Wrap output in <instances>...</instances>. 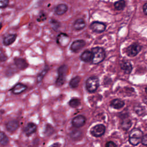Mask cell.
I'll use <instances>...</instances> for the list:
<instances>
[{
    "label": "cell",
    "mask_w": 147,
    "mask_h": 147,
    "mask_svg": "<svg viewBox=\"0 0 147 147\" xmlns=\"http://www.w3.org/2000/svg\"><path fill=\"white\" fill-rule=\"evenodd\" d=\"M80 103H81L80 100L78 98H74L71 99L68 102L69 106L71 107H73V108H76V107H79L80 106Z\"/></svg>",
    "instance_id": "4316f807"
},
{
    "label": "cell",
    "mask_w": 147,
    "mask_h": 147,
    "mask_svg": "<svg viewBox=\"0 0 147 147\" xmlns=\"http://www.w3.org/2000/svg\"><path fill=\"white\" fill-rule=\"evenodd\" d=\"M86 25V22L83 18L77 19L73 24V28L76 30H80L83 29Z\"/></svg>",
    "instance_id": "d6986e66"
},
{
    "label": "cell",
    "mask_w": 147,
    "mask_h": 147,
    "mask_svg": "<svg viewBox=\"0 0 147 147\" xmlns=\"http://www.w3.org/2000/svg\"><path fill=\"white\" fill-rule=\"evenodd\" d=\"M86 45V41L84 40H76L71 45L70 49L74 52H78Z\"/></svg>",
    "instance_id": "9c48e42d"
},
{
    "label": "cell",
    "mask_w": 147,
    "mask_h": 147,
    "mask_svg": "<svg viewBox=\"0 0 147 147\" xmlns=\"http://www.w3.org/2000/svg\"><path fill=\"white\" fill-rule=\"evenodd\" d=\"M14 61L16 67L20 70H24L28 67V63L24 59L16 57Z\"/></svg>",
    "instance_id": "4fadbf2b"
},
{
    "label": "cell",
    "mask_w": 147,
    "mask_h": 147,
    "mask_svg": "<svg viewBox=\"0 0 147 147\" xmlns=\"http://www.w3.org/2000/svg\"><path fill=\"white\" fill-rule=\"evenodd\" d=\"M145 92H146V93L147 94V87L145 88Z\"/></svg>",
    "instance_id": "f35d334b"
},
{
    "label": "cell",
    "mask_w": 147,
    "mask_h": 147,
    "mask_svg": "<svg viewBox=\"0 0 147 147\" xmlns=\"http://www.w3.org/2000/svg\"><path fill=\"white\" fill-rule=\"evenodd\" d=\"M93 55V58L91 63L93 64H98L102 62L106 57V53L105 49L99 47H94L91 49Z\"/></svg>",
    "instance_id": "6da1fadb"
},
{
    "label": "cell",
    "mask_w": 147,
    "mask_h": 147,
    "mask_svg": "<svg viewBox=\"0 0 147 147\" xmlns=\"http://www.w3.org/2000/svg\"><path fill=\"white\" fill-rule=\"evenodd\" d=\"M126 6V2L124 0H118L114 3V8L117 10H123Z\"/></svg>",
    "instance_id": "484cf974"
},
{
    "label": "cell",
    "mask_w": 147,
    "mask_h": 147,
    "mask_svg": "<svg viewBox=\"0 0 147 147\" xmlns=\"http://www.w3.org/2000/svg\"><path fill=\"white\" fill-rule=\"evenodd\" d=\"M99 86V80L97 76H92L89 77L86 81V88L90 93L95 92Z\"/></svg>",
    "instance_id": "277c9868"
},
{
    "label": "cell",
    "mask_w": 147,
    "mask_h": 147,
    "mask_svg": "<svg viewBox=\"0 0 147 147\" xmlns=\"http://www.w3.org/2000/svg\"><path fill=\"white\" fill-rule=\"evenodd\" d=\"M131 125H132L131 121L127 116L122 118V122L121 123V126L123 130L126 131L128 130L131 127Z\"/></svg>",
    "instance_id": "44dd1931"
},
{
    "label": "cell",
    "mask_w": 147,
    "mask_h": 147,
    "mask_svg": "<svg viewBox=\"0 0 147 147\" xmlns=\"http://www.w3.org/2000/svg\"><path fill=\"white\" fill-rule=\"evenodd\" d=\"M106 131V127L103 124H98L94 126L90 129L91 134L95 137H100L102 136Z\"/></svg>",
    "instance_id": "8992f818"
},
{
    "label": "cell",
    "mask_w": 147,
    "mask_h": 147,
    "mask_svg": "<svg viewBox=\"0 0 147 147\" xmlns=\"http://www.w3.org/2000/svg\"><path fill=\"white\" fill-rule=\"evenodd\" d=\"M86 122V118L83 115H78L72 119V125L74 127L79 128L84 125Z\"/></svg>",
    "instance_id": "ba28073f"
},
{
    "label": "cell",
    "mask_w": 147,
    "mask_h": 147,
    "mask_svg": "<svg viewBox=\"0 0 147 147\" xmlns=\"http://www.w3.org/2000/svg\"><path fill=\"white\" fill-rule=\"evenodd\" d=\"M0 7L1 9L6 7L9 5V0H0Z\"/></svg>",
    "instance_id": "4dcf8cb0"
},
{
    "label": "cell",
    "mask_w": 147,
    "mask_h": 147,
    "mask_svg": "<svg viewBox=\"0 0 147 147\" xmlns=\"http://www.w3.org/2000/svg\"><path fill=\"white\" fill-rule=\"evenodd\" d=\"M142 47L137 43H133L126 48L125 52L129 57L136 56L141 50Z\"/></svg>",
    "instance_id": "5b68a950"
},
{
    "label": "cell",
    "mask_w": 147,
    "mask_h": 147,
    "mask_svg": "<svg viewBox=\"0 0 147 147\" xmlns=\"http://www.w3.org/2000/svg\"><path fill=\"white\" fill-rule=\"evenodd\" d=\"M57 43L62 47H66L69 42V36L65 33H60L56 38Z\"/></svg>",
    "instance_id": "30bf717a"
},
{
    "label": "cell",
    "mask_w": 147,
    "mask_h": 147,
    "mask_svg": "<svg viewBox=\"0 0 147 147\" xmlns=\"http://www.w3.org/2000/svg\"><path fill=\"white\" fill-rule=\"evenodd\" d=\"M67 71L68 66L65 64H63L59 67L57 69L58 76L55 82V85L57 87H61L65 83Z\"/></svg>",
    "instance_id": "3957f363"
},
{
    "label": "cell",
    "mask_w": 147,
    "mask_h": 147,
    "mask_svg": "<svg viewBox=\"0 0 147 147\" xmlns=\"http://www.w3.org/2000/svg\"><path fill=\"white\" fill-rule=\"evenodd\" d=\"M37 125L32 122L27 123L26 126L24 129V133L26 136H29L36 132L37 130Z\"/></svg>",
    "instance_id": "7c38bea8"
},
{
    "label": "cell",
    "mask_w": 147,
    "mask_h": 147,
    "mask_svg": "<svg viewBox=\"0 0 147 147\" xmlns=\"http://www.w3.org/2000/svg\"><path fill=\"white\" fill-rule=\"evenodd\" d=\"M142 101L143 102L146 104L147 105V96H145L143 99H142Z\"/></svg>",
    "instance_id": "8d00e7d4"
},
{
    "label": "cell",
    "mask_w": 147,
    "mask_h": 147,
    "mask_svg": "<svg viewBox=\"0 0 147 147\" xmlns=\"http://www.w3.org/2000/svg\"><path fill=\"white\" fill-rule=\"evenodd\" d=\"M0 59H1V62H3V61H6V60H7V57L6 55L3 52L2 50L1 51V57H0Z\"/></svg>",
    "instance_id": "836d02e7"
},
{
    "label": "cell",
    "mask_w": 147,
    "mask_h": 147,
    "mask_svg": "<svg viewBox=\"0 0 147 147\" xmlns=\"http://www.w3.org/2000/svg\"><path fill=\"white\" fill-rule=\"evenodd\" d=\"M143 137L142 131L137 128H134L131 130L129 135V142L133 145L136 146L141 142L142 138Z\"/></svg>",
    "instance_id": "7a4b0ae2"
},
{
    "label": "cell",
    "mask_w": 147,
    "mask_h": 147,
    "mask_svg": "<svg viewBox=\"0 0 147 147\" xmlns=\"http://www.w3.org/2000/svg\"><path fill=\"white\" fill-rule=\"evenodd\" d=\"M80 58L82 61L85 63H88L92 61L93 58V55L91 51L89 50H85L83 52L80 56Z\"/></svg>",
    "instance_id": "5bb4252c"
},
{
    "label": "cell",
    "mask_w": 147,
    "mask_h": 147,
    "mask_svg": "<svg viewBox=\"0 0 147 147\" xmlns=\"http://www.w3.org/2000/svg\"><path fill=\"white\" fill-rule=\"evenodd\" d=\"M80 80H81V78L79 76H76L72 78L69 81V86L72 88H76L78 86L80 82Z\"/></svg>",
    "instance_id": "7402d4cb"
},
{
    "label": "cell",
    "mask_w": 147,
    "mask_h": 147,
    "mask_svg": "<svg viewBox=\"0 0 147 147\" xmlns=\"http://www.w3.org/2000/svg\"><path fill=\"white\" fill-rule=\"evenodd\" d=\"M9 138L3 132L1 131L0 134V142L2 146H5L9 143Z\"/></svg>",
    "instance_id": "83f0119b"
},
{
    "label": "cell",
    "mask_w": 147,
    "mask_h": 147,
    "mask_svg": "<svg viewBox=\"0 0 147 147\" xmlns=\"http://www.w3.org/2000/svg\"><path fill=\"white\" fill-rule=\"evenodd\" d=\"M50 24H51L52 28L55 30H57L60 26V22H59L57 20H55L53 19H52L51 20H50Z\"/></svg>",
    "instance_id": "f1b7e54d"
},
{
    "label": "cell",
    "mask_w": 147,
    "mask_h": 147,
    "mask_svg": "<svg viewBox=\"0 0 147 147\" xmlns=\"http://www.w3.org/2000/svg\"><path fill=\"white\" fill-rule=\"evenodd\" d=\"M68 9V6L65 3L57 5L55 8V13L57 16H61L65 14Z\"/></svg>",
    "instance_id": "2e32d148"
},
{
    "label": "cell",
    "mask_w": 147,
    "mask_h": 147,
    "mask_svg": "<svg viewBox=\"0 0 147 147\" xmlns=\"http://www.w3.org/2000/svg\"><path fill=\"white\" fill-rule=\"evenodd\" d=\"M51 130H53V127H52L51 126H50V125H47L46 126V127H45V133L46 134H48V135L52 134V133H53V131H51Z\"/></svg>",
    "instance_id": "1f68e13d"
},
{
    "label": "cell",
    "mask_w": 147,
    "mask_h": 147,
    "mask_svg": "<svg viewBox=\"0 0 147 147\" xmlns=\"http://www.w3.org/2000/svg\"><path fill=\"white\" fill-rule=\"evenodd\" d=\"M141 143L143 145L147 146V134L143 136L141 140Z\"/></svg>",
    "instance_id": "e575fe53"
},
{
    "label": "cell",
    "mask_w": 147,
    "mask_h": 147,
    "mask_svg": "<svg viewBox=\"0 0 147 147\" xmlns=\"http://www.w3.org/2000/svg\"><path fill=\"white\" fill-rule=\"evenodd\" d=\"M46 19H47V16H46V14H45V13H41L39 14L38 18H37V21H38V22H42V21H45Z\"/></svg>",
    "instance_id": "f546056e"
},
{
    "label": "cell",
    "mask_w": 147,
    "mask_h": 147,
    "mask_svg": "<svg viewBox=\"0 0 147 147\" xmlns=\"http://www.w3.org/2000/svg\"><path fill=\"white\" fill-rule=\"evenodd\" d=\"M48 70H49V67L47 65H45L44 68L38 74V75L37 76V83H40L44 77L47 74Z\"/></svg>",
    "instance_id": "d4e9b609"
},
{
    "label": "cell",
    "mask_w": 147,
    "mask_h": 147,
    "mask_svg": "<svg viewBox=\"0 0 147 147\" xmlns=\"http://www.w3.org/2000/svg\"><path fill=\"white\" fill-rule=\"evenodd\" d=\"M19 127L18 121L16 119H12L7 122L5 124L6 130L10 133H13L17 130Z\"/></svg>",
    "instance_id": "8fae6325"
},
{
    "label": "cell",
    "mask_w": 147,
    "mask_h": 147,
    "mask_svg": "<svg viewBox=\"0 0 147 147\" xmlns=\"http://www.w3.org/2000/svg\"><path fill=\"white\" fill-rule=\"evenodd\" d=\"M105 146H106V147H116V146H117V145L113 141H109L106 142V144H105Z\"/></svg>",
    "instance_id": "d6a6232c"
},
{
    "label": "cell",
    "mask_w": 147,
    "mask_h": 147,
    "mask_svg": "<svg viewBox=\"0 0 147 147\" xmlns=\"http://www.w3.org/2000/svg\"><path fill=\"white\" fill-rule=\"evenodd\" d=\"M120 67L126 74H130L133 69L131 64L127 61H123L120 64Z\"/></svg>",
    "instance_id": "ac0fdd59"
},
{
    "label": "cell",
    "mask_w": 147,
    "mask_h": 147,
    "mask_svg": "<svg viewBox=\"0 0 147 147\" xmlns=\"http://www.w3.org/2000/svg\"><path fill=\"white\" fill-rule=\"evenodd\" d=\"M143 11L144 14L147 16V2L143 5Z\"/></svg>",
    "instance_id": "d590c367"
},
{
    "label": "cell",
    "mask_w": 147,
    "mask_h": 147,
    "mask_svg": "<svg viewBox=\"0 0 147 147\" xmlns=\"http://www.w3.org/2000/svg\"><path fill=\"white\" fill-rule=\"evenodd\" d=\"M90 29L95 33H102L106 29V25L99 21H94L90 24Z\"/></svg>",
    "instance_id": "52a82bcc"
},
{
    "label": "cell",
    "mask_w": 147,
    "mask_h": 147,
    "mask_svg": "<svg viewBox=\"0 0 147 147\" xmlns=\"http://www.w3.org/2000/svg\"><path fill=\"white\" fill-rule=\"evenodd\" d=\"M51 146H60V145L59 144H53Z\"/></svg>",
    "instance_id": "74e56055"
},
{
    "label": "cell",
    "mask_w": 147,
    "mask_h": 147,
    "mask_svg": "<svg viewBox=\"0 0 147 147\" xmlns=\"http://www.w3.org/2000/svg\"><path fill=\"white\" fill-rule=\"evenodd\" d=\"M134 110L135 113L139 116L143 115L145 113V109L141 105H135L134 106Z\"/></svg>",
    "instance_id": "cb8c5ba5"
},
{
    "label": "cell",
    "mask_w": 147,
    "mask_h": 147,
    "mask_svg": "<svg viewBox=\"0 0 147 147\" xmlns=\"http://www.w3.org/2000/svg\"><path fill=\"white\" fill-rule=\"evenodd\" d=\"M82 136V132L79 130H74L69 133L70 137L74 140H78L79 138H81Z\"/></svg>",
    "instance_id": "603a6c76"
},
{
    "label": "cell",
    "mask_w": 147,
    "mask_h": 147,
    "mask_svg": "<svg viewBox=\"0 0 147 147\" xmlns=\"http://www.w3.org/2000/svg\"><path fill=\"white\" fill-rule=\"evenodd\" d=\"M16 34H8L3 37V43L5 46H9L12 44L16 40Z\"/></svg>",
    "instance_id": "e0dca14e"
},
{
    "label": "cell",
    "mask_w": 147,
    "mask_h": 147,
    "mask_svg": "<svg viewBox=\"0 0 147 147\" xmlns=\"http://www.w3.org/2000/svg\"><path fill=\"white\" fill-rule=\"evenodd\" d=\"M27 88L28 87L26 85L21 83H18L14 86V87L11 89V91L14 94L18 95L22 93L27 89Z\"/></svg>",
    "instance_id": "9a60e30c"
},
{
    "label": "cell",
    "mask_w": 147,
    "mask_h": 147,
    "mask_svg": "<svg viewBox=\"0 0 147 147\" xmlns=\"http://www.w3.org/2000/svg\"><path fill=\"white\" fill-rule=\"evenodd\" d=\"M125 105V102L120 99L116 98L113 99L110 103V106L115 109H120Z\"/></svg>",
    "instance_id": "ffe728a7"
}]
</instances>
